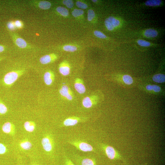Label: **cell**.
<instances>
[{"instance_id":"obj_35","label":"cell","mask_w":165,"mask_h":165,"mask_svg":"<svg viewBox=\"0 0 165 165\" xmlns=\"http://www.w3.org/2000/svg\"><path fill=\"white\" fill-rule=\"evenodd\" d=\"M76 5L78 7L81 9H86L88 7L86 4L79 1L76 2Z\"/></svg>"},{"instance_id":"obj_29","label":"cell","mask_w":165,"mask_h":165,"mask_svg":"<svg viewBox=\"0 0 165 165\" xmlns=\"http://www.w3.org/2000/svg\"><path fill=\"white\" fill-rule=\"evenodd\" d=\"M84 13L83 11L81 9H75L72 11V15L75 17L82 15Z\"/></svg>"},{"instance_id":"obj_19","label":"cell","mask_w":165,"mask_h":165,"mask_svg":"<svg viewBox=\"0 0 165 165\" xmlns=\"http://www.w3.org/2000/svg\"><path fill=\"white\" fill-rule=\"evenodd\" d=\"M144 34L147 38H154L157 36L158 33L156 30L150 28L146 30Z\"/></svg>"},{"instance_id":"obj_6","label":"cell","mask_w":165,"mask_h":165,"mask_svg":"<svg viewBox=\"0 0 165 165\" xmlns=\"http://www.w3.org/2000/svg\"><path fill=\"white\" fill-rule=\"evenodd\" d=\"M9 33L14 43L17 46L22 49L28 48L30 47L25 40L18 34L12 31H9Z\"/></svg>"},{"instance_id":"obj_17","label":"cell","mask_w":165,"mask_h":165,"mask_svg":"<svg viewBox=\"0 0 165 165\" xmlns=\"http://www.w3.org/2000/svg\"><path fill=\"white\" fill-rule=\"evenodd\" d=\"M20 148L24 150L30 149L32 147L31 142L28 139H24L20 141L19 144Z\"/></svg>"},{"instance_id":"obj_37","label":"cell","mask_w":165,"mask_h":165,"mask_svg":"<svg viewBox=\"0 0 165 165\" xmlns=\"http://www.w3.org/2000/svg\"><path fill=\"white\" fill-rule=\"evenodd\" d=\"M6 46L0 45V53H2L5 51L6 49Z\"/></svg>"},{"instance_id":"obj_39","label":"cell","mask_w":165,"mask_h":165,"mask_svg":"<svg viewBox=\"0 0 165 165\" xmlns=\"http://www.w3.org/2000/svg\"><path fill=\"white\" fill-rule=\"evenodd\" d=\"M5 59V57H0V62L2 61V60Z\"/></svg>"},{"instance_id":"obj_25","label":"cell","mask_w":165,"mask_h":165,"mask_svg":"<svg viewBox=\"0 0 165 165\" xmlns=\"http://www.w3.org/2000/svg\"><path fill=\"white\" fill-rule=\"evenodd\" d=\"M123 80L124 83L127 85H131L133 82L132 77L128 75H124L123 77Z\"/></svg>"},{"instance_id":"obj_7","label":"cell","mask_w":165,"mask_h":165,"mask_svg":"<svg viewBox=\"0 0 165 165\" xmlns=\"http://www.w3.org/2000/svg\"><path fill=\"white\" fill-rule=\"evenodd\" d=\"M28 2L30 5L44 10L50 9L51 6L50 2L46 1L31 0Z\"/></svg>"},{"instance_id":"obj_5","label":"cell","mask_w":165,"mask_h":165,"mask_svg":"<svg viewBox=\"0 0 165 165\" xmlns=\"http://www.w3.org/2000/svg\"><path fill=\"white\" fill-rule=\"evenodd\" d=\"M41 144L44 150L47 153L52 152L54 148V140L50 134L45 135L42 139Z\"/></svg>"},{"instance_id":"obj_24","label":"cell","mask_w":165,"mask_h":165,"mask_svg":"<svg viewBox=\"0 0 165 165\" xmlns=\"http://www.w3.org/2000/svg\"><path fill=\"white\" fill-rule=\"evenodd\" d=\"M8 109L7 106L3 101L0 99V115L6 114L8 112Z\"/></svg>"},{"instance_id":"obj_9","label":"cell","mask_w":165,"mask_h":165,"mask_svg":"<svg viewBox=\"0 0 165 165\" xmlns=\"http://www.w3.org/2000/svg\"><path fill=\"white\" fill-rule=\"evenodd\" d=\"M85 121V119L79 117L72 116L69 117L63 121L62 127L73 126L79 122Z\"/></svg>"},{"instance_id":"obj_2","label":"cell","mask_w":165,"mask_h":165,"mask_svg":"<svg viewBox=\"0 0 165 165\" xmlns=\"http://www.w3.org/2000/svg\"><path fill=\"white\" fill-rule=\"evenodd\" d=\"M69 156L75 165H97L96 159L91 156L72 154Z\"/></svg>"},{"instance_id":"obj_14","label":"cell","mask_w":165,"mask_h":165,"mask_svg":"<svg viewBox=\"0 0 165 165\" xmlns=\"http://www.w3.org/2000/svg\"><path fill=\"white\" fill-rule=\"evenodd\" d=\"M57 59V56L54 53L46 55L39 59L40 63L43 64H47L55 61Z\"/></svg>"},{"instance_id":"obj_28","label":"cell","mask_w":165,"mask_h":165,"mask_svg":"<svg viewBox=\"0 0 165 165\" xmlns=\"http://www.w3.org/2000/svg\"><path fill=\"white\" fill-rule=\"evenodd\" d=\"M6 27L9 31L15 30L16 28L14 21H10L8 22L6 24Z\"/></svg>"},{"instance_id":"obj_33","label":"cell","mask_w":165,"mask_h":165,"mask_svg":"<svg viewBox=\"0 0 165 165\" xmlns=\"http://www.w3.org/2000/svg\"><path fill=\"white\" fill-rule=\"evenodd\" d=\"M8 151L6 146L3 144L0 143V155L6 153Z\"/></svg>"},{"instance_id":"obj_32","label":"cell","mask_w":165,"mask_h":165,"mask_svg":"<svg viewBox=\"0 0 165 165\" xmlns=\"http://www.w3.org/2000/svg\"><path fill=\"white\" fill-rule=\"evenodd\" d=\"M62 2L68 8H72L74 6V3L72 0H63L62 1Z\"/></svg>"},{"instance_id":"obj_3","label":"cell","mask_w":165,"mask_h":165,"mask_svg":"<svg viewBox=\"0 0 165 165\" xmlns=\"http://www.w3.org/2000/svg\"><path fill=\"white\" fill-rule=\"evenodd\" d=\"M99 145L100 148L109 159L115 160L122 159V158L120 154L112 146L103 143H100Z\"/></svg>"},{"instance_id":"obj_27","label":"cell","mask_w":165,"mask_h":165,"mask_svg":"<svg viewBox=\"0 0 165 165\" xmlns=\"http://www.w3.org/2000/svg\"><path fill=\"white\" fill-rule=\"evenodd\" d=\"M63 49L65 51L71 52H74L77 50V48L76 46L70 45L64 46Z\"/></svg>"},{"instance_id":"obj_15","label":"cell","mask_w":165,"mask_h":165,"mask_svg":"<svg viewBox=\"0 0 165 165\" xmlns=\"http://www.w3.org/2000/svg\"><path fill=\"white\" fill-rule=\"evenodd\" d=\"M55 79V75L53 72L50 71L46 72L43 76L44 81L46 85H51Z\"/></svg>"},{"instance_id":"obj_20","label":"cell","mask_w":165,"mask_h":165,"mask_svg":"<svg viewBox=\"0 0 165 165\" xmlns=\"http://www.w3.org/2000/svg\"><path fill=\"white\" fill-rule=\"evenodd\" d=\"M152 80L154 82L157 83H163L165 81V75L162 74L155 75L152 77Z\"/></svg>"},{"instance_id":"obj_10","label":"cell","mask_w":165,"mask_h":165,"mask_svg":"<svg viewBox=\"0 0 165 165\" xmlns=\"http://www.w3.org/2000/svg\"><path fill=\"white\" fill-rule=\"evenodd\" d=\"M60 94L69 101H71L73 97V93L70 88L67 85H63L59 90Z\"/></svg>"},{"instance_id":"obj_40","label":"cell","mask_w":165,"mask_h":165,"mask_svg":"<svg viewBox=\"0 0 165 165\" xmlns=\"http://www.w3.org/2000/svg\"><path fill=\"white\" fill-rule=\"evenodd\" d=\"M92 1L93 2H97V1L96 0H92Z\"/></svg>"},{"instance_id":"obj_4","label":"cell","mask_w":165,"mask_h":165,"mask_svg":"<svg viewBox=\"0 0 165 165\" xmlns=\"http://www.w3.org/2000/svg\"><path fill=\"white\" fill-rule=\"evenodd\" d=\"M68 142L80 151L85 152H96L95 149L91 145L83 141L72 140L68 141Z\"/></svg>"},{"instance_id":"obj_30","label":"cell","mask_w":165,"mask_h":165,"mask_svg":"<svg viewBox=\"0 0 165 165\" xmlns=\"http://www.w3.org/2000/svg\"><path fill=\"white\" fill-rule=\"evenodd\" d=\"M137 42L139 46H148L151 44L150 42L142 39H139L137 41Z\"/></svg>"},{"instance_id":"obj_1","label":"cell","mask_w":165,"mask_h":165,"mask_svg":"<svg viewBox=\"0 0 165 165\" xmlns=\"http://www.w3.org/2000/svg\"><path fill=\"white\" fill-rule=\"evenodd\" d=\"M25 72L24 69L11 71L6 73L0 81L1 85L4 87L11 86Z\"/></svg>"},{"instance_id":"obj_21","label":"cell","mask_w":165,"mask_h":165,"mask_svg":"<svg viewBox=\"0 0 165 165\" xmlns=\"http://www.w3.org/2000/svg\"><path fill=\"white\" fill-rule=\"evenodd\" d=\"M62 165H75L70 157L64 154L63 156Z\"/></svg>"},{"instance_id":"obj_13","label":"cell","mask_w":165,"mask_h":165,"mask_svg":"<svg viewBox=\"0 0 165 165\" xmlns=\"http://www.w3.org/2000/svg\"><path fill=\"white\" fill-rule=\"evenodd\" d=\"M74 85L75 90L79 94H83L85 92L86 88L81 79L77 78L75 80Z\"/></svg>"},{"instance_id":"obj_23","label":"cell","mask_w":165,"mask_h":165,"mask_svg":"<svg viewBox=\"0 0 165 165\" xmlns=\"http://www.w3.org/2000/svg\"><path fill=\"white\" fill-rule=\"evenodd\" d=\"M56 10L57 12L64 16H67L68 15L69 12L68 10L64 7L58 6Z\"/></svg>"},{"instance_id":"obj_8","label":"cell","mask_w":165,"mask_h":165,"mask_svg":"<svg viewBox=\"0 0 165 165\" xmlns=\"http://www.w3.org/2000/svg\"><path fill=\"white\" fill-rule=\"evenodd\" d=\"M105 24L108 30L112 31L115 28L119 26L120 21L115 17L110 16L105 20Z\"/></svg>"},{"instance_id":"obj_16","label":"cell","mask_w":165,"mask_h":165,"mask_svg":"<svg viewBox=\"0 0 165 165\" xmlns=\"http://www.w3.org/2000/svg\"><path fill=\"white\" fill-rule=\"evenodd\" d=\"M59 70L60 73L62 75L64 76H67L70 73V68L68 63L63 62L59 65Z\"/></svg>"},{"instance_id":"obj_18","label":"cell","mask_w":165,"mask_h":165,"mask_svg":"<svg viewBox=\"0 0 165 165\" xmlns=\"http://www.w3.org/2000/svg\"><path fill=\"white\" fill-rule=\"evenodd\" d=\"M24 126L26 131L29 132H32L35 130L36 124L33 121H28L24 122Z\"/></svg>"},{"instance_id":"obj_38","label":"cell","mask_w":165,"mask_h":165,"mask_svg":"<svg viewBox=\"0 0 165 165\" xmlns=\"http://www.w3.org/2000/svg\"><path fill=\"white\" fill-rule=\"evenodd\" d=\"M30 165H40V164H38L36 163H31V164H30Z\"/></svg>"},{"instance_id":"obj_22","label":"cell","mask_w":165,"mask_h":165,"mask_svg":"<svg viewBox=\"0 0 165 165\" xmlns=\"http://www.w3.org/2000/svg\"><path fill=\"white\" fill-rule=\"evenodd\" d=\"M161 3L160 0H149L145 2V4L147 6H160Z\"/></svg>"},{"instance_id":"obj_11","label":"cell","mask_w":165,"mask_h":165,"mask_svg":"<svg viewBox=\"0 0 165 165\" xmlns=\"http://www.w3.org/2000/svg\"><path fill=\"white\" fill-rule=\"evenodd\" d=\"M2 130L4 133L11 136H13L15 134V125L9 122H7L4 123L2 126Z\"/></svg>"},{"instance_id":"obj_36","label":"cell","mask_w":165,"mask_h":165,"mask_svg":"<svg viewBox=\"0 0 165 165\" xmlns=\"http://www.w3.org/2000/svg\"><path fill=\"white\" fill-rule=\"evenodd\" d=\"M14 22L16 28L21 29L23 27V24L21 21L16 20L14 21Z\"/></svg>"},{"instance_id":"obj_34","label":"cell","mask_w":165,"mask_h":165,"mask_svg":"<svg viewBox=\"0 0 165 165\" xmlns=\"http://www.w3.org/2000/svg\"><path fill=\"white\" fill-rule=\"evenodd\" d=\"M94 35L97 37L101 38H105L107 36L103 33L98 31H95L94 32Z\"/></svg>"},{"instance_id":"obj_12","label":"cell","mask_w":165,"mask_h":165,"mask_svg":"<svg viewBox=\"0 0 165 165\" xmlns=\"http://www.w3.org/2000/svg\"><path fill=\"white\" fill-rule=\"evenodd\" d=\"M97 100V97L96 96H87L83 99L82 104L85 108H90L96 104Z\"/></svg>"},{"instance_id":"obj_31","label":"cell","mask_w":165,"mask_h":165,"mask_svg":"<svg viewBox=\"0 0 165 165\" xmlns=\"http://www.w3.org/2000/svg\"><path fill=\"white\" fill-rule=\"evenodd\" d=\"M95 14L93 10L90 9L88 11L87 19L89 21H91L94 17Z\"/></svg>"},{"instance_id":"obj_26","label":"cell","mask_w":165,"mask_h":165,"mask_svg":"<svg viewBox=\"0 0 165 165\" xmlns=\"http://www.w3.org/2000/svg\"><path fill=\"white\" fill-rule=\"evenodd\" d=\"M146 88L148 90L150 91L152 90L156 92H159L161 90L160 86L155 85H148L146 86Z\"/></svg>"},{"instance_id":"obj_41","label":"cell","mask_w":165,"mask_h":165,"mask_svg":"<svg viewBox=\"0 0 165 165\" xmlns=\"http://www.w3.org/2000/svg\"><path fill=\"white\" fill-rule=\"evenodd\" d=\"M17 165H22L21 164H19H19H18Z\"/></svg>"}]
</instances>
